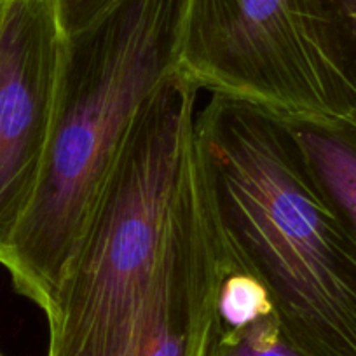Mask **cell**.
<instances>
[{
	"mask_svg": "<svg viewBox=\"0 0 356 356\" xmlns=\"http://www.w3.org/2000/svg\"><path fill=\"white\" fill-rule=\"evenodd\" d=\"M178 68L283 119L349 121L323 0H189Z\"/></svg>",
	"mask_w": 356,
	"mask_h": 356,
	"instance_id": "277c9868",
	"label": "cell"
},
{
	"mask_svg": "<svg viewBox=\"0 0 356 356\" xmlns=\"http://www.w3.org/2000/svg\"><path fill=\"white\" fill-rule=\"evenodd\" d=\"M61 47L53 0H0V255L42 175Z\"/></svg>",
	"mask_w": 356,
	"mask_h": 356,
	"instance_id": "8992f818",
	"label": "cell"
},
{
	"mask_svg": "<svg viewBox=\"0 0 356 356\" xmlns=\"http://www.w3.org/2000/svg\"><path fill=\"white\" fill-rule=\"evenodd\" d=\"M311 177L356 239V128L334 119H285Z\"/></svg>",
	"mask_w": 356,
	"mask_h": 356,
	"instance_id": "52a82bcc",
	"label": "cell"
},
{
	"mask_svg": "<svg viewBox=\"0 0 356 356\" xmlns=\"http://www.w3.org/2000/svg\"><path fill=\"white\" fill-rule=\"evenodd\" d=\"M196 142L229 250L267 289L283 334L309 356H356V239L285 119L211 93Z\"/></svg>",
	"mask_w": 356,
	"mask_h": 356,
	"instance_id": "6da1fadb",
	"label": "cell"
},
{
	"mask_svg": "<svg viewBox=\"0 0 356 356\" xmlns=\"http://www.w3.org/2000/svg\"><path fill=\"white\" fill-rule=\"evenodd\" d=\"M323 6L349 108V121L346 124L356 128V0H323Z\"/></svg>",
	"mask_w": 356,
	"mask_h": 356,
	"instance_id": "9c48e42d",
	"label": "cell"
},
{
	"mask_svg": "<svg viewBox=\"0 0 356 356\" xmlns=\"http://www.w3.org/2000/svg\"><path fill=\"white\" fill-rule=\"evenodd\" d=\"M118 0H53L63 35L79 32L104 15Z\"/></svg>",
	"mask_w": 356,
	"mask_h": 356,
	"instance_id": "30bf717a",
	"label": "cell"
},
{
	"mask_svg": "<svg viewBox=\"0 0 356 356\" xmlns=\"http://www.w3.org/2000/svg\"><path fill=\"white\" fill-rule=\"evenodd\" d=\"M229 260L194 133L168 215L152 290L122 356H204Z\"/></svg>",
	"mask_w": 356,
	"mask_h": 356,
	"instance_id": "5b68a950",
	"label": "cell"
},
{
	"mask_svg": "<svg viewBox=\"0 0 356 356\" xmlns=\"http://www.w3.org/2000/svg\"><path fill=\"white\" fill-rule=\"evenodd\" d=\"M200 93L178 68L140 108L44 309L47 356H122L131 341L196 133Z\"/></svg>",
	"mask_w": 356,
	"mask_h": 356,
	"instance_id": "3957f363",
	"label": "cell"
},
{
	"mask_svg": "<svg viewBox=\"0 0 356 356\" xmlns=\"http://www.w3.org/2000/svg\"><path fill=\"white\" fill-rule=\"evenodd\" d=\"M217 313V311H215ZM204 356H309L280 327L275 311L245 323H222L215 316Z\"/></svg>",
	"mask_w": 356,
	"mask_h": 356,
	"instance_id": "ba28073f",
	"label": "cell"
},
{
	"mask_svg": "<svg viewBox=\"0 0 356 356\" xmlns=\"http://www.w3.org/2000/svg\"><path fill=\"white\" fill-rule=\"evenodd\" d=\"M0 356H6V355H4V353H2V351H0Z\"/></svg>",
	"mask_w": 356,
	"mask_h": 356,
	"instance_id": "8fae6325",
	"label": "cell"
},
{
	"mask_svg": "<svg viewBox=\"0 0 356 356\" xmlns=\"http://www.w3.org/2000/svg\"><path fill=\"white\" fill-rule=\"evenodd\" d=\"M187 8L189 0H118L63 35L42 175L0 255L16 292L42 311L140 108L180 67Z\"/></svg>",
	"mask_w": 356,
	"mask_h": 356,
	"instance_id": "7a4b0ae2",
	"label": "cell"
}]
</instances>
